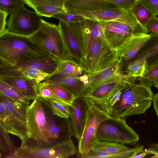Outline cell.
I'll return each instance as SVG.
<instances>
[{
  "instance_id": "cell-16",
  "label": "cell",
  "mask_w": 158,
  "mask_h": 158,
  "mask_svg": "<svg viewBox=\"0 0 158 158\" xmlns=\"http://www.w3.org/2000/svg\"><path fill=\"white\" fill-rule=\"evenodd\" d=\"M70 107V119L73 136L78 141L82 134L89 106L81 95L77 97Z\"/></svg>"
},
{
  "instance_id": "cell-36",
  "label": "cell",
  "mask_w": 158,
  "mask_h": 158,
  "mask_svg": "<svg viewBox=\"0 0 158 158\" xmlns=\"http://www.w3.org/2000/svg\"><path fill=\"white\" fill-rule=\"evenodd\" d=\"M47 102L54 114L62 118H70V106L69 105L54 102Z\"/></svg>"
},
{
  "instance_id": "cell-20",
  "label": "cell",
  "mask_w": 158,
  "mask_h": 158,
  "mask_svg": "<svg viewBox=\"0 0 158 158\" xmlns=\"http://www.w3.org/2000/svg\"><path fill=\"white\" fill-rule=\"evenodd\" d=\"M150 35V38L129 62L143 59L146 61L147 69L158 66V33Z\"/></svg>"
},
{
  "instance_id": "cell-49",
  "label": "cell",
  "mask_w": 158,
  "mask_h": 158,
  "mask_svg": "<svg viewBox=\"0 0 158 158\" xmlns=\"http://www.w3.org/2000/svg\"><path fill=\"white\" fill-rule=\"evenodd\" d=\"M80 81L84 85L87 84L89 82L88 77L87 74H84L80 77Z\"/></svg>"
},
{
  "instance_id": "cell-8",
  "label": "cell",
  "mask_w": 158,
  "mask_h": 158,
  "mask_svg": "<svg viewBox=\"0 0 158 158\" xmlns=\"http://www.w3.org/2000/svg\"><path fill=\"white\" fill-rule=\"evenodd\" d=\"M107 112L92 104L88 107L83 130L78 141V153L85 154L91 151L97 141L96 135L101 123L110 117Z\"/></svg>"
},
{
  "instance_id": "cell-14",
  "label": "cell",
  "mask_w": 158,
  "mask_h": 158,
  "mask_svg": "<svg viewBox=\"0 0 158 158\" xmlns=\"http://www.w3.org/2000/svg\"><path fill=\"white\" fill-rule=\"evenodd\" d=\"M122 64L123 61L121 59L104 69L91 73H87L89 82L84 85V90L127 77V75L122 72Z\"/></svg>"
},
{
  "instance_id": "cell-37",
  "label": "cell",
  "mask_w": 158,
  "mask_h": 158,
  "mask_svg": "<svg viewBox=\"0 0 158 158\" xmlns=\"http://www.w3.org/2000/svg\"><path fill=\"white\" fill-rule=\"evenodd\" d=\"M141 79L145 85L151 88L158 81V66L147 69Z\"/></svg>"
},
{
  "instance_id": "cell-28",
  "label": "cell",
  "mask_w": 158,
  "mask_h": 158,
  "mask_svg": "<svg viewBox=\"0 0 158 158\" xmlns=\"http://www.w3.org/2000/svg\"><path fill=\"white\" fill-rule=\"evenodd\" d=\"M143 146L139 144L135 150L128 152L117 153H111L103 152H93L92 151L85 154L78 153L77 157L81 158H131L136 154L140 153L144 150Z\"/></svg>"
},
{
  "instance_id": "cell-41",
  "label": "cell",
  "mask_w": 158,
  "mask_h": 158,
  "mask_svg": "<svg viewBox=\"0 0 158 158\" xmlns=\"http://www.w3.org/2000/svg\"><path fill=\"white\" fill-rule=\"evenodd\" d=\"M24 3L23 0H0V10L10 15Z\"/></svg>"
},
{
  "instance_id": "cell-48",
  "label": "cell",
  "mask_w": 158,
  "mask_h": 158,
  "mask_svg": "<svg viewBox=\"0 0 158 158\" xmlns=\"http://www.w3.org/2000/svg\"><path fill=\"white\" fill-rule=\"evenodd\" d=\"M148 155V153L145 149L140 153L132 156L131 158H143Z\"/></svg>"
},
{
  "instance_id": "cell-11",
  "label": "cell",
  "mask_w": 158,
  "mask_h": 158,
  "mask_svg": "<svg viewBox=\"0 0 158 158\" xmlns=\"http://www.w3.org/2000/svg\"><path fill=\"white\" fill-rule=\"evenodd\" d=\"M77 151L75 144L70 139L45 147H20L12 158H67L75 155Z\"/></svg>"
},
{
  "instance_id": "cell-35",
  "label": "cell",
  "mask_w": 158,
  "mask_h": 158,
  "mask_svg": "<svg viewBox=\"0 0 158 158\" xmlns=\"http://www.w3.org/2000/svg\"><path fill=\"white\" fill-rule=\"evenodd\" d=\"M0 92L15 100L30 104L31 100L28 97L0 80Z\"/></svg>"
},
{
  "instance_id": "cell-45",
  "label": "cell",
  "mask_w": 158,
  "mask_h": 158,
  "mask_svg": "<svg viewBox=\"0 0 158 158\" xmlns=\"http://www.w3.org/2000/svg\"><path fill=\"white\" fill-rule=\"evenodd\" d=\"M8 14L6 12L0 10V35L6 31V20Z\"/></svg>"
},
{
  "instance_id": "cell-10",
  "label": "cell",
  "mask_w": 158,
  "mask_h": 158,
  "mask_svg": "<svg viewBox=\"0 0 158 158\" xmlns=\"http://www.w3.org/2000/svg\"><path fill=\"white\" fill-rule=\"evenodd\" d=\"M42 16L27 9L24 4L10 14L6 31L12 34L30 36L40 28Z\"/></svg>"
},
{
  "instance_id": "cell-43",
  "label": "cell",
  "mask_w": 158,
  "mask_h": 158,
  "mask_svg": "<svg viewBox=\"0 0 158 158\" xmlns=\"http://www.w3.org/2000/svg\"><path fill=\"white\" fill-rule=\"evenodd\" d=\"M145 27L149 34L158 33V18L153 16L148 22Z\"/></svg>"
},
{
  "instance_id": "cell-1",
  "label": "cell",
  "mask_w": 158,
  "mask_h": 158,
  "mask_svg": "<svg viewBox=\"0 0 158 158\" xmlns=\"http://www.w3.org/2000/svg\"><path fill=\"white\" fill-rule=\"evenodd\" d=\"M53 56L30 36L6 31L0 35V65H13Z\"/></svg>"
},
{
  "instance_id": "cell-3",
  "label": "cell",
  "mask_w": 158,
  "mask_h": 158,
  "mask_svg": "<svg viewBox=\"0 0 158 158\" xmlns=\"http://www.w3.org/2000/svg\"><path fill=\"white\" fill-rule=\"evenodd\" d=\"M30 37L37 44L60 61L68 60L76 61L68 48L58 25L42 19L39 29Z\"/></svg>"
},
{
  "instance_id": "cell-50",
  "label": "cell",
  "mask_w": 158,
  "mask_h": 158,
  "mask_svg": "<svg viewBox=\"0 0 158 158\" xmlns=\"http://www.w3.org/2000/svg\"><path fill=\"white\" fill-rule=\"evenodd\" d=\"M150 158H158V154H154Z\"/></svg>"
},
{
  "instance_id": "cell-25",
  "label": "cell",
  "mask_w": 158,
  "mask_h": 158,
  "mask_svg": "<svg viewBox=\"0 0 158 158\" xmlns=\"http://www.w3.org/2000/svg\"><path fill=\"white\" fill-rule=\"evenodd\" d=\"M0 99L6 108L27 127V109L30 104L15 100L1 92Z\"/></svg>"
},
{
  "instance_id": "cell-32",
  "label": "cell",
  "mask_w": 158,
  "mask_h": 158,
  "mask_svg": "<svg viewBox=\"0 0 158 158\" xmlns=\"http://www.w3.org/2000/svg\"><path fill=\"white\" fill-rule=\"evenodd\" d=\"M83 71L82 67L77 62L68 60L60 61L54 73L78 76L82 74Z\"/></svg>"
},
{
  "instance_id": "cell-24",
  "label": "cell",
  "mask_w": 158,
  "mask_h": 158,
  "mask_svg": "<svg viewBox=\"0 0 158 158\" xmlns=\"http://www.w3.org/2000/svg\"><path fill=\"white\" fill-rule=\"evenodd\" d=\"M102 22L103 23L102 31L105 40L111 48L115 50L127 39L134 36L106 22Z\"/></svg>"
},
{
  "instance_id": "cell-46",
  "label": "cell",
  "mask_w": 158,
  "mask_h": 158,
  "mask_svg": "<svg viewBox=\"0 0 158 158\" xmlns=\"http://www.w3.org/2000/svg\"><path fill=\"white\" fill-rule=\"evenodd\" d=\"M148 155L158 154V143H153L150 144L148 148L145 149Z\"/></svg>"
},
{
  "instance_id": "cell-42",
  "label": "cell",
  "mask_w": 158,
  "mask_h": 158,
  "mask_svg": "<svg viewBox=\"0 0 158 158\" xmlns=\"http://www.w3.org/2000/svg\"><path fill=\"white\" fill-rule=\"evenodd\" d=\"M153 15H158V0H139Z\"/></svg>"
},
{
  "instance_id": "cell-51",
  "label": "cell",
  "mask_w": 158,
  "mask_h": 158,
  "mask_svg": "<svg viewBox=\"0 0 158 158\" xmlns=\"http://www.w3.org/2000/svg\"><path fill=\"white\" fill-rule=\"evenodd\" d=\"M154 86L158 89V81L155 83Z\"/></svg>"
},
{
  "instance_id": "cell-17",
  "label": "cell",
  "mask_w": 158,
  "mask_h": 158,
  "mask_svg": "<svg viewBox=\"0 0 158 158\" xmlns=\"http://www.w3.org/2000/svg\"><path fill=\"white\" fill-rule=\"evenodd\" d=\"M45 80L66 89L77 98L81 96L84 90V84L78 76L55 73L50 74Z\"/></svg>"
},
{
  "instance_id": "cell-27",
  "label": "cell",
  "mask_w": 158,
  "mask_h": 158,
  "mask_svg": "<svg viewBox=\"0 0 158 158\" xmlns=\"http://www.w3.org/2000/svg\"><path fill=\"white\" fill-rule=\"evenodd\" d=\"M139 144L133 148H130L125 144L120 143L97 140L91 151L93 152H103L111 153L128 152L135 150Z\"/></svg>"
},
{
  "instance_id": "cell-12",
  "label": "cell",
  "mask_w": 158,
  "mask_h": 158,
  "mask_svg": "<svg viewBox=\"0 0 158 158\" xmlns=\"http://www.w3.org/2000/svg\"><path fill=\"white\" fill-rule=\"evenodd\" d=\"M66 23L75 37L83 56L84 61L96 38L99 37L104 38L102 31L103 23L102 22L87 19L81 22Z\"/></svg>"
},
{
  "instance_id": "cell-21",
  "label": "cell",
  "mask_w": 158,
  "mask_h": 158,
  "mask_svg": "<svg viewBox=\"0 0 158 158\" xmlns=\"http://www.w3.org/2000/svg\"><path fill=\"white\" fill-rule=\"evenodd\" d=\"M0 80L16 89L31 100L36 98L35 87L37 82L34 80L19 76H0Z\"/></svg>"
},
{
  "instance_id": "cell-13",
  "label": "cell",
  "mask_w": 158,
  "mask_h": 158,
  "mask_svg": "<svg viewBox=\"0 0 158 158\" xmlns=\"http://www.w3.org/2000/svg\"><path fill=\"white\" fill-rule=\"evenodd\" d=\"M69 12L81 15L85 19L98 21L116 22L129 25L139 23L129 10L123 8H110L92 11Z\"/></svg>"
},
{
  "instance_id": "cell-44",
  "label": "cell",
  "mask_w": 158,
  "mask_h": 158,
  "mask_svg": "<svg viewBox=\"0 0 158 158\" xmlns=\"http://www.w3.org/2000/svg\"><path fill=\"white\" fill-rule=\"evenodd\" d=\"M120 8L130 10L137 0H108Z\"/></svg>"
},
{
  "instance_id": "cell-34",
  "label": "cell",
  "mask_w": 158,
  "mask_h": 158,
  "mask_svg": "<svg viewBox=\"0 0 158 158\" xmlns=\"http://www.w3.org/2000/svg\"><path fill=\"white\" fill-rule=\"evenodd\" d=\"M45 81L48 87L56 96L70 107H73L74 101L77 98L74 94L63 87Z\"/></svg>"
},
{
  "instance_id": "cell-29",
  "label": "cell",
  "mask_w": 158,
  "mask_h": 158,
  "mask_svg": "<svg viewBox=\"0 0 158 158\" xmlns=\"http://www.w3.org/2000/svg\"><path fill=\"white\" fill-rule=\"evenodd\" d=\"M0 157L12 158L18 148L15 146L8 135L0 126Z\"/></svg>"
},
{
  "instance_id": "cell-19",
  "label": "cell",
  "mask_w": 158,
  "mask_h": 158,
  "mask_svg": "<svg viewBox=\"0 0 158 158\" xmlns=\"http://www.w3.org/2000/svg\"><path fill=\"white\" fill-rule=\"evenodd\" d=\"M150 37L148 34L133 36L127 39L116 50L122 61L128 63L135 56Z\"/></svg>"
},
{
  "instance_id": "cell-23",
  "label": "cell",
  "mask_w": 158,
  "mask_h": 158,
  "mask_svg": "<svg viewBox=\"0 0 158 158\" xmlns=\"http://www.w3.org/2000/svg\"><path fill=\"white\" fill-rule=\"evenodd\" d=\"M49 74L39 69L22 68L8 65L0 66V76H15L34 80L37 83L45 80Z\"/></svg>"
},
{
  "instance_id": "cell-9",
  "label": "cell",
  "mask_w": 158,
  "mask_h": 158,
  "mask_svg": "<svg viewBox=\"0 0 158 158\" xmlns=\"http://www.w3.org/2000/svg\"><path fill=\"white\" fill-rule=\"evenodd\" d=\"M41 99L46 119V144L44 147L55 145L71 139L73 134L70 118H62L54 114L48 103Z\"/></svg>"
},
{
  "instance_id": "cell-30",
  "label": "cell",
  "mask_w": 158,
  "mask_h": 158,
  "mask_svg": "<svg viewBox=\"0 0 158 158\" xmlns=\"http://www.w3.org/2000/svg\"><path fill=\"white\" fill-rule=\"evenodd\" d=\"M147 64L145 59H142L128 62L124 73L135 79L141 78L147 69Z\"/></svg>"
},
{
  "instance_id": "cell-5",
  "label": "cell",
  "mask_w": 158,
  "mask_h": 158,
  "mask_svg": "<svg viewBox=\"0 0 158 158\" xmlns=\"http://www.w3.org/2000/svg\"><path fill=\"white\" fill-rule=\"evenodd\" d=\"M97 140L134 145L139 140L137 133L126 123V120L111 116L100 125Z\"/></svg>"
},
{
  "instance_id": "cell-22",
  "label": "cell",
  "mask_w": 158,
  "mask_h": 158,
  "mask_svg": "<svg viewBox=\"0 0 158 158\" xmlns=\"http://www.w3.org/2000/svg\"><path fill=\"white\" fill-rule=\"evenodd\" d=\"M58 26L71 55L75 60L82 67L84 57L71 28L67 23L60 20Z\"/></svg>"
},
{
  "instance_id": "cell-33",
  "label": "cell",
  "mask_w": 158,
  "mask_h": 158,
  "mask_svg": "<svg viewBox=\"0 0 158 158\" xmlns=\"http://www.w3.org/2000/svg\"><path fill=\"white\" fill-rule=\"evenodd\" d=\"M129 10L138 22L145 27L153 16L139 0L136 1Z\"/></svg>"
},
{
  "instance_id": "cell-2",
  "label": "cell",
  "mask_w": 158,
  "mask_h": 158,
  "mask_svg": "<svg viewBox=\"0 0 158 158\" xmlns=\"http://www.w3.org/2000/svg\"><path fill=\"white\" fill-rule=\"evenodd\" d=\"M123 89L112 107L111 116L126 120L129 116L145 113L151 106L154 94L139 78Z\"/></svg>"
},
{
  "instance_id": "cell-6",
  "label": "cell",
  "mask_w": 158,
  "mask_h": 158,
  "mask_svg": "<svg viewBox=\"0 0 158 158\" xmlns=\"http://www.w3.org/2000/svg\"><path fill=\"white\" fill-rule=\"evenodd\" d=\"M135 81L133 78L129 76L85 89L81 96L89 106L94 104L111 116L112 111L110 105L111 99L117 92L123 90Z\"/></svg>"
},
{
  "instance_id": "cell-15",
  "label": "cell",
  "mask_w": 158,
  "mask_h": 158,
  "mask_svg": "<svg viewBox=\"0 0 158 158\" xmlns=\"http://www.w3.org/2000/svg\"><path fill=\"white\" fill-rule=\"evenodd\" d=\"M0 126L7 132L18 137L23 144L27 138V128L0 103Z\"/></svg>"
},
{
  "instance_id": "cell-52",
  "label": "cell",
  "mask_w": 158,
  "mask_h": 158,
  "mask_svg": "<svg viewBox=\"0 0 158 158\" xmlns=\"http://www.w3.org/2000/svg\"></svg>"
},
{
  "instance_id": "cell-40",
  "label": "cell",
  "mask_w": 158,
  "mask_h": 158,
  "mask_svg": "<svg viewBox=\"0 0 158 158\" xmlns=\"http://www.w3.org/2000/svg\"><path fill=\"white\" fill-rule=\"evenodd\" d=\"M35 12L42 16L50 18L55 14L66 10L64 8L51 6H43L33 9Z\"/></svg>"
},
{
  "instance_id": "cell-31",
  "label": "cell",
  "mask_w": 158,
  "mask_h": 158,
  "mask_svg": "<svg viewBox=\"0 0 158 158\" xmlns=\"http://www.w3.org/2000/svg\"><path fill=\"white\" fill-rule=\"evenodd\" d=\"M35 92L36 98H40L47 102H54L67 105L48 87L45 81L36 83Z\"/></svg>"
},
{
  "instance_id": "cell-39",
  "label": "cell",
  "mask_w": 158,
  "mask_h": 158,
  "mask_svg": "<svg viewBox=\"0 0 158 158\" xmlns=\"http://www.w3.org/2000/svg\"><path fill=\"white\" fill-rule=\"evenodd\" d=\"M52 17L57 19L66 23L81 22L86 19L81 15L66 10L57 13L53 15Z\"/></svg>"
},
{
  "instance_id": "cell-18",
  "label": "cell",
  "mask_w": 158,
  "mask_h": 158,
  "mask_svg": "<svg viewBox=\"0 0 158 158\" xmlns=\"http://www.w3.org/2000/svg\"><path fill=\"white\" fill-rule=\"evenodd\" d=\"M64 7L69 11H92L120 8L108 0H65Z\"/></svg>"
},
{
  "instance_id": "cell-47",
  "label": "cell",
  "mask_w": 158,
  "mask_h": 158,
  "mask_svg": "<svg viewBox=\"0 0 158 158\" xmlns=\"http://www.w3.org/2000/svg\"><path fill=\"white\" fill-rule=\"evenodd\" d=\"M152 102L153 108L157 115L158 121V93L154 95Z\"/></svg>"
},
{
  "instance_id": "cell-38",
  "label": "cell",
  "mask_w": 158,
  "mask_h": 158,
  "mask_svg": "<svg viewBox=\"0 0 158 158\" xmlns=\"http://www.w3.org/2000/svg\"><path fill=\"white\" fill-rule=\"evenodd\" d=\"M65 0H23L24 2L34 9L40 6H51L64 8Z\"/></svg>"
},
{
  "instance_id": "cell-26",
  "label": "cell",
  "mask_w": 158,
  "mask_h": 158,
  "mask_svg": "<svg viewBox=\"0 0 158 158\" xmlns=\"http://www.w3.org/2000/svg\"><path fill=\"white\" fill-rule=\"evenodd\" d=\"M60 61L54 56L33 61L19 63L13 65H8L22 68L39 69L49 75L54 73Z\"/></svg>"
},
{
  "instance_id": "cell-4",
  "label": "cell",
  "mask_w": 158,
  "mask_h": 158,
  "mask_svg": "<svg viewBox=\"0 0 158 158\" xmlns=\"http://www.w3.org/2000/svg\"><path fill=\"white\" fill-rule=\"evenodd\" d=\"M27 138L21 147H44L46 119L43 102L39 98L33 100L27 109Z\"/></svg>"
},
{
  "instance_id": "cell-7",
  "label": "cell",
  "mask_w": 158,
  "mask_h": 158,
  "mask_svg": "<svg viewBox=\"0 0 158 158\" xmlns=\"http://www.w3.org/2000/svg\"><path fill=\"white\" fill-rule=\"evenodd\" d=\"M121 59L104 38L98 37L93 43L82 66L84 71L91 73L104 69Z\"/></svg>"
}]
</instances>
